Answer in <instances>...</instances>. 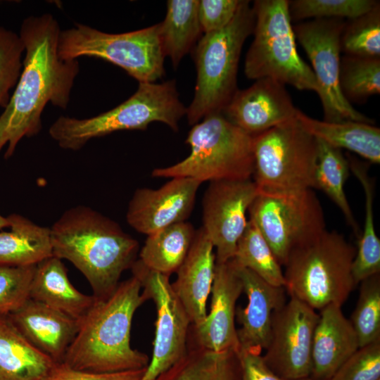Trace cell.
<instances>
[{"instance_id": "ab89813d", "label": "cell", "mask_w": 380, "mask_h": 380, "mask_svg": "<svg viewBox=\"0 0 380 380\" xmlns=\"http://www.w3.org/2000/svg\"><path fill=\"white\" fill-rule=\"evenodd\" d=\"M240 3V0L198 1V15L202 32H212L227 26L236 14Z\"/></svg>"}, {"instance_id": "836d02e7", "label": "cell", "mask_w": 380, "mask_h": 380, "mask_svg": "<svg viewBox=\"0 0 380 380\" xmlns=\"http://www.w3.org/2000/svg\"><path fill=\"white\" fill-rule=\"evenodd\" d=\"M341 49L348 56L380 58V3L364 15L345 23Z\"/></svg>"}, {"instance_id": "ba28073f", "label": "cell", "mask_w": 380, "mask_h": 380, "mask_svg": "<svg viewBox=\"0 0 380 380\" xmlns=\"http://www.w3.org/2000/svg\"><path fill=\"white\" fill-rule=\"evenodd\" d=\"M252 8L254 39L245 59L246 76L251 80L271 78L318 94L315 74L296 50L289 1L257 0Z\"/></svg>"}, {"instance_id": "ac0fdd59", "label": "cell", "mask_w": 380, "mask_h": 380, "mask_svg": "<svg viewBox=\"0 0 380 380\" xmlns=\"http://www.w3.org/2000/svg\"><path fill=\"white\" fill-rule=\"evenodd\" d=\"M298 110L284 84L261 78L248 88L238 89L222 113L234 125L254 136L296 120Z\"/></svg>"}, {"instance_id": "7bdbcfd3", "label": "cell", "mask_w": 380, "mask_h": 380, "mask_svg": "<svg viewBox=\"0 0 380 380\" xmlns=\"http://www.w3.org/2000/svg\"><path fill=\"white\" fill-rule=\"evenodd\" d=\"M10 226V223L7 217H4L0 214V230Z\"/></svg>"}, {"instance_id": "7402d4cb", "label": "cell", "mask_w": 380, "mask_h": 380, "mask_svg": "<svg viewBox=\"0 0 380 380\" xmlns=\"http://www.w3.org/2000/svg\"><path fill=\"white\" fill-rule=\"evenodd\" d=\"M358 348L357 334L341 306L327 305L320 310L314 332L310 377L330 380Z\"/></svg>"}, {"instance_id": "5bb4252c", "label": "cell", "mask_w": 380, "mask_h": 380, "mask_svg": "<svg viewBox=\"0 0 380 380\" xmlns=\"http://www.w3.org/2000/svg\"><path fill=\"white\" fill-rule=\"evenodd\" d=\"M318 319L315 310L293 297L273 313L270 336L262 357L274 373L286 380L310 377Z\"/></svg>"}, {"instance_id": "8992f818", "label": "cell", "mask_w": 380, "mask_h": 380, "mask_svg": "<svg viewBox=\"0 0 380 380\" xmlns=\"http://www.w3.org/2000/svg\"><path fill=\"white\" fill-rule=\"evenodd\" d=\"M355 253L343 235L324 230L291 251L284 265L286 291L314 310L341 306L356 285L352 275Z\"/></svg>"}, {"instance_id": "9c48e42d", "label": "cell", "mask_w": 380, "mask_h": 380, "mask_svg": "<svg viewBox=\"0 0 380 380\" xmlns=\"http://www.w3.org/2000/svg\"><path fill=\"white\" fill-rule=\"evenodd\" d=\"M253 176L260 194L283 196L315 189L317 141L296 120L253 136Z\"/></svg>"}, {"instance_id": "8fae6325", "label": "cell", "mask_w": 380, "mask_h": 380, "mask_svg": "<svg viewBox=\"0 0 380 380\" xmlns=\"http://www.w3.org/2000/svg\"><path fill=\"white\" fill-rule=\"evenodd\" d=\"M248 211L283 266L292 250L326 230L322 205L312 189L283 196L259 194Z\"/></svg>"}, {"instance_id": "5b68a950", "label": "cell", "mask_w": 380, "mask_h": 380, "mask_svg": "<svg viewBox=\"0 0 380 380\" xmlns=\"http://www.w3.org/2000/svg\"><path fill=\"white\" fill-rule=\"evenodd\" d=\"M186 113L175 80L140 82L135 93L114 108L85 119L60 116L49 132L61 148L77 151L92 139L120 130L145 129L153 122L177 131Z\"/></svg>"}, {"instance_id": "7c38bea8", "label": "cell", "mask_w": 380, "mask_h": 380, "mask_svg": "<svg viewBox=\"0 0 380 380\" xmlns=\"http://www.w3.org/2000/svg\"><path fill=\"white\" fill-rule=\"evenodd\" d=\"M345 21L319 18L293 26L298 39L308 56L319 87L324 121H355L374 124L356 110L343 96L339 84L341 37Z\"/></svg>"}, {"instance_id": "4dcf8cb0", "label": "cell", "mask_w": 380, "mask_h": 380, "mask_svg": "<svg viewBox=\"0 0 380 380\" xmlns=\"http://www.w3.org/2000/svg\"><path fill=\"white\" fill-rule=\"evenodd\" d=\"M317 141L318 156L315 172V189L322 190L329 197L341 210L348 224L357 234L358 226L344 190L350 172L348 160L341 149L319 139Z\"/></svg>"}, {"instance_id": "3957f363", "label": "cell", "mask_w": 380, "mask_h": 380, "mask_svg": "<svg viewBox=\"0 0 380 380\" xmlns=\"http://www.w3.org/2000/svg\"><path fill=\"white\" fill-rule=\"evenodd\" d=\"M50 230L53 255L71 262L88 280L96 298L110 295L122 273L136 261L137 241L89 206L65 210Z\"/></svg>"}, {"instance_id": "cb8c5ba5", "label": "cell", "mask_w": 380, "mask_h": 380, "mask_svg": "<svg viewBox=\"0 0 380 380\" xmlns=\"http://www.w3.org/2000/svg\"><path fill=\"white\" fill-rule=\"evenodd\" d=\"M30 298L80 320L93 305L95 297L79 291L71 284L61 259L51 256L35 267Z\"/></svg>"}, {"instance_id": "ffe728a7", "label": "cell", "mask_w": 380, "mask_h": 380, "mask_svg": "<svg viewBox=\"0 0 380 380\" xmlns=\"http://www.w3.org/2000/svg\"><path fill=\"white\" fill-rule=\"evenodd\" d=\"M8 316L30 343L57 363H62L80 326L78 319L31 298Z\"/></svg>"}, {"instance_id": "8d00e7d4", "label": "cell", "mask_w": 380, "mask_h": 380, "mask_svg": "<svg viewBox=\"0 0 380 380\" xmlns=\"http://www.w3.org/2000/svg\"><path fill=\"white\" fill-rule=\"evenodd\" d=\"M24 51L20 35L0 26V106L4 108L8 103L10 90L20 75Z\"/></svg>"}, {"instance_id": "f1b7e54d", "label": "cell", "mask_w": 380, "mask_h": 380, "mask_svg": "<svg viewBox=\"0 0 380 380\" xmlns=\"http://www.w3.org/2000/svg\"><path fill=\"white\" fill-rule=\"evenodd\" d=\"M195 234L191 224L182 222L149 234L139 261L146 269L170 277L186 258Z\"/></svg>"}, {"instance_id": "277c9868", "label": "cell", "mask_w": 380, "mask_h": 380, "mask_svg": "<svg viewBox=\"0 0 380 380\" xmlns=\"http://www.w3.org/2000/svg\"><path fill=\"white\" fill-rule=\"evenodd\" d=\"M255 15L249 1H241L230 23L204 34L194 49L196 68L194 96L186 115L194 125L204 118L222 113L238 91L237 72L241 52L253 33Z\"/></svg>"}, {"instance_id": "44dd1931", "label": "cell", "mask_w": 380, "mask_h": 380, "mask_svg": "<svg viewBox=\"0 0 380 380\" xmlns=\"http://www.w3.org/2000/svg\"><path fill=\"white\" fill-rule=\"evenodd\" d=\"M216 265L214 247L203 227L197 229L172 289L186 311L191 325L203 321Z\"/></svg>"}, {"instance_id": "52a82bcc", "label": "cell", "mask_w": 380, "mask_h": 380, "mask_svg": "<svg viewBox=\"0 0 380 380\" xmlns=\"http://www.w3.org/2000/svg\"><path fill=\"white\" fill-rule=\"evenodd\" d=\"M191 148L184 160L156 168L154 177H188L205 181L251 179L254 170L253 136L229 122L222 113L204 118L189 131Z\"/></svg>"}, {"instance_id": "e0dca14e", "label": "cell", "mask_w": 380, "mask_h": 380, "mask_svg": "<svg viewBox=\"0 0 380 380\" xmlns=\"http://www.w3.org/2000/svg\"><path fill=\"white\" fill-rule=\"evenodd\" d=\"M242 292L243 284L232 260L216 262L210 312L203 322L191 325V343L215 352L239 350L235 317Z\"/></svg>"}, {"instance_id": "b9f144b4", "label": "cell", "mask_w": 380, "mask_h": 380, "mask_svg": "<svg viewBox=\"0 0 380 380\" xmlns=\"http://www.w3.org/2000/svg\"><path fill=\"white\" fill-rule=\"evenodd\" d=\"M243 380H286L265 364L261 353L239 350Z\"/></svg>"}, {"instance_id": "e575fe53", "label": "cell", "mask_w": 380, "mask_h": 380, "mask_svg": "<svg viewBox=\"0 0 380 380\" xmlns=\"http://www.w3.org/2000/svg\"><path fill=\"white\" fill-rule=\"evenodd\" d=\"M359 297L351 324L357 334L359 348L380 339V276L360 282Z\"/></svg>"}, {"instance_id": "ee69618b", "label": "cell", "mask_w": 380, "mask_h": 380, "mask_svg": "<svg viewBox=\"0 0 380 380\" xmlns=\"http://www.w3.org/2000/svg\"><path fill=\"white\" fill-rule=\"evenodd\" d=\"M299 380H317V379H313L310 377H308V378H304V379H299Z\"/></svg>"}, {"instance_id": "d4e9b609", "label": "cell", "mask_w": 380, "mask_h": 380, "mask_svg": "<svg viewBox=\"0 0 380 380\" xmlns=\"http://www.w3.org/2000/svg\"><path fill=\"white\" fill-rule=\"evenodd\" d=\"M300 127L317 139L329 146L355 153L372 163H380V129L355 122H327L310 118L298 110Z\"/></svg>"}, {"instance_id": "d6986e66", "label": "cell", "mask_w": 380, "mask_h": 380, "mask_svg": "<svg viewBox=\"0 0 380 380\" xmlns=\"http://www.w3.org/2000/svg\"><path fill=\"white\" fill-rule=\"evenodd\" d=\"M234 265L248 298L246 306L236 310L241 324L236 330L239 350L261 353L268 345L273 313L286 303V289L271 285L250 270Z\"/></svg>"}, {"instance_id": "6da1fadb", "label": "cell", "mask_w": 380, "mask_h": 380, "mask_svg": "<svg viewBox=\"0 0 380 380\" xmlns=\"http://www.w3.org/2000/svg\"><path fill=\"white\" fill-rule=\"evenodd\" d=\"M61 30L50 13L29 16L19 35L25 47L23 68L0 115V152L7 146L6 159L14 153L25 137L41 130L42 115L48 103L66 109L75 80L80 70L77 60H62L58 52Z\"/></svg>"}, {"instance_id": "f546056e", "label": "cell", "mask_w": 380, "mask_h": 380, "mask_svg": "<svg viewBox=\"0 0 380 380\" xmlns=\"http://www.w3.org/2000/svg\"><path fill=\"white\" fill-rule=\"evenodd\" d=\"M350 172L361 184L365 194V217L364 229L352 265V275L357 285L379 274L380 240L375 231L373 203L374 183L368 173V164L347 154Z\"/></svg>"}, {"instance_id": "74e56055", "label": "cell", "mask_w": 380, "mask_h": 380, "mask_svg": "<svg viewBox=\"0 0 380 380\" xmlns=\"http://www.w3.org/2000/svg\"><path fill=\"white\" fill-rule=\"evenodd\" d=\"M35 267L0 265V315H9L30 298Z\"/></svg>"}, {"instance_id": "4fadbf2b", "label": "cell", "mask_w": 380, "mask_h": 380, "mask_svg": "<svg viewBox=\"0 0 380 380\" xmlns=\"http://www.w3.org/2000/svg\"><path fill=\"white\" fill-rule=\"evenodd\" d=\"M131 268L141 282L142 292L153 300L157 311L152 357L141 379L153 380L184 356L191 323L169 276L146 269L139 260Z\"/></svg>"}, {"instance_id": "9a60e30c", "label": "cell", "mask_w": 380, "mask_h": 380, "mask_svg": "<svg viewBox=\"0 0 380 380\" xmlns=\"http://www.w3.org/2000/svg\"><path fill=\"white\" fill-rule=\"evenodd\" d=\"M259 194L251 179L211 182L203 198V229L215 248L216 262L232 260L248 221L246 213Z\"/></svg>"}, {"instance_id": "30bf717a", "label": "cell", "mask_w": 380, "mask_h": 380, "mask_svg": "<svg viewBox=\"0 0 380 380\" xmlns=\"http://www.w3.org/2000/svg\"><path fill=\"white\" fill-rule=\"evenodd\" d=\"M62 60L81 56L108 61L140 82H156L164 75V58L159 23L120 34L102 32L83 24L61 30L58 46Z\"/></svg>"}, {"instance_id": "2e32d148", "label": "cell", "mask_w": 380, "mask_h": 380, "mask_svg": "<svg viewBox=\"0 0 380 380\" xmlns=\"http://www.w3.org/2000/svg\"><path fill=\"white\" fill-rule=\"evenodd\" d=\"M201 184L191 178L174 177L156 189H137L128 204L127 223L148 236L185 222L192 212Z\"/></svg>"}, {"instance_id": "7a4b0ae2", "label": "cell", "mask_w": 380, "mask_h": 380, "mask_svg": "<svg viewBox=\"0 0 380 380\" xmlns=\"http://www.w3.org/2000/svg\"><path fill=\"white\" fill-rule=\"evenodd\" d=\"M135 275L120 282L106 298L94 302L79 320L77 333L62 364L80 371L116 372L146 367V354L130 345L132 318L137 309L148 300Z\"/></svg>"}, {"instance_id": "f35d334b", "label": "cell", "mask_w": 380, "mask_h": 380, "mask_svg": "<svg viewBox=\"0 0 380 380\" xmlns=\"http://www.w3.org/2000/svg\"><path fill=\"white\" fill-rule=\"evenodd\" d=\"M330 380H380V339L360 347Z\"/></svg>"}, {"instance_id": "d590c367", "label": "cell", "mask_w": 380, "mask_h": 380, "mask_svg": "<svg viewBox=\"0 0 380 380\" xmlns=\"http://www.w3.org/2000/svg\"><path fill=\"white\" fill-rule=\"evenodd\" d=\"M379 1L374 0H293L289 1L291 20L315 18H356L374 8Z\"/></svg>"}, {"instance_id": "4316f807", "label": "cell", "mask_w": 380, "mask_h": 380, "mask_svg": "<svg viewBox=\"0 0 380 380\" xmlns=\"http://www.w3.org/2000/svg\"><path fill=\"white\" fill-rule=\"evenodd\" d=\"M153 380H243L239 351L215 352L188 343L184 356Z\"/></svg>"}, {"instance_id": "603a6c76", "label": "cell", "mask_w": 380, "mask_h": 380, "mask_svg": "<svg viewBox=\"0 0 380 380\" xmlns=\"http://www.w3.org/2000/svg\"><path fill=\"white\" fill-rule=\"evenodd\" d=\"M58 364L0 315V380H48Z\"/></svg>"}, {"instance_id": "1f68e13d", "label": "cell", "mask_w": 380, "mask_h": 380, "mask_svg": "<svg viewBox=\"0 0 380 380\" xmlns=\"http://www.w3.org/2000/svg\"><path fill=\"white\" fill-rule=\"evenodd\" d=\"M238 266L250 270L268 284L285 286L281 265L257 227L251 220L239 239L234 258Z\"/></svg>"}, {"instance_id": "60d3db41", "label": "cell", "mask_w": 380, "mask_h": 380, "mask_svg": "<svg viewBox=\"0 0 380 380\" xmlns=\"http://www.w3.org/2000/svg\"><path fill=\"white\" fill-rule=\"evenodd\" d=\"M146 367L137 370L99 373L76 370L59 363L48 380H141Z\"/></svg>"}, {"instance_id": "83f0119b", "label": "cell", "mask_w": 380, "mask_h": 380, "mask_svg": "<svg viewBox=\"0 0 380 380\" xmlns=\"http://www.w3.org/2000/svg\"><path fill=\"white\" fill-rule=\"evenodd\" d=\"M198 0H169L164 20L159 23V37L165 56L177 68L195 46L202 32Z\"/></svg>"}, {"instance_id": "484cf974", "label": "cell", "mask_w": 380, "mask_h": 380, "mask_svg": "<svg viewBox=\"0 0 380 380\" xmlns=\"http://www.w3.org/2000/svg\"><path fill=\"white\" fill-rule=\"evenodd\" d=\"M7 217L10 229L0 232V265L32 266L53 256L50 228L16 213Z\"/></svg>"}, {"instance_id": "d6a6232c", "label": "cell", "mask_w": 380, "mask_h": 380, "mask_svg": "<svg viewBox=\"0 0 380 380\" xmlns=\"http://www.w3.org/2000/svg\"><path fill=\"white\" fill-rule=\"evenodd\" d=\"M339 84L350 103L365 101L380 93V58L345 55L341 58Z\"/></svg>"}]
</instances>
